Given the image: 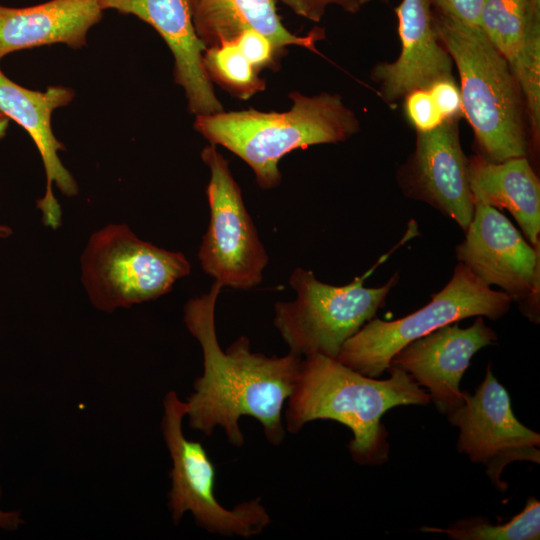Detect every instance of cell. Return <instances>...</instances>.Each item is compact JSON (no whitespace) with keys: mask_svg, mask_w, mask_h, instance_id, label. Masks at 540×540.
I'll return each mask as SVG.
<instances>
[{"mask_svg":"<svg viewBox=\"0 0 540 540\" xmlns=\"http://www.w3.org/2000/svg\"><path fill=\"white\" fill-rule=\"evenodd\" d=\"M223 287L216 281L207 293L190 299L184 306V322L198 341L203 354V373L193 383L184 401L189 427L211 435L224 430L235 447L244 444L239 421L256 419L269 443L280 445L286 436L283 409L293 392L302 357L266 356L252 352L246 336L225 350L219 345L215 308Z\"/></svg>","mask_w":540,"mask_h":540,"instance_id":"1","label":"cell"},{"mask_svg":"<svg viewBox=\"0 0 540 540\" xmlns=\"http://www.w3.org/2000/svg\"><path fill=\"white\" fill-rule=\"evenodd\" d=\"M390 376H365L336 358L314 354L302 358L295 387L287 400L285 429L298 433L308 422L334 420L353 433L348 444L360 465L387 461L389 445L382 416L400 405H426L428 392L404 370L390 366Z\"/></svg>","mask_w":540,"mask_h":540,"instance_id":"2","label":"cell"},{"mask_svg":"<svg viewBox=\"0 0 540 540\" xmlns=\"http://www.w3.org/2000/svg\"><path fill=\"white\" fill-rule=\"evenodd\" d=\"M292 106L285 112L255 109L196 115L194 127L210 144L220 145L240 157L253 170L264 190L281 181L280 160L297 149L343 142L360 129L355 113L338 94H289Z\"/></svg>","mask_w":540,"mask_h":540,"instance_id":"3","label":"cell"},{"mask_svg":"<svg viewBox=\"0 0 540 540\" xmlns=\"http://www.w3.org/2000/svg\"><path fill=\"white\" fill-rule=\"evenodd\" d=\"M434 24L457 67L463 114L474 131L478 155L491 162L528 158L525 102L504 57L478 26L441 14Z\"/></svg>","mask_w":540,"mask_h":540,"instance_id":"4","label":"cell"},{"mask_svg":"<svg viewBox=\"0 0 540 540\" xmlns=\"http://www.w3.org/2000/svg\"><path fill=\"white\" fill-rule=\"evenodd\" d=\"M378 264L342 286L323 283L311 270L296 268L289 278L296 299L274 306V326L289 352L337 358L343 344L385 305L399 280L395 273L380 287H365V278Z\"/></svg>","mask_w":540,"mask_h":540,"instance_id":"5","label":"cell"},{"mask_svg":"<svg viewBox=\"0 0 540 540\" xmlns=\"http://www.w3.org/2000/svg\"><path fill=\"white\" fill-rule=\"evenodd\" d=\"M512 301L458 262L450 281L425 306L397 320L372 318L343 344L336 359L365 376L378 378L410 342L468 317L497 320L508 312Z\"/></svg>","mask_w":540,"mask_h":540,"instance_id":"6","label":"cell"},{"mask_svg":"<svg viewBox=\"0 0 540 540\" xmlns=\"http://www.w3.org/2000/svg\"><path fill=\"white\" fill-rule=\"evenodd\" d=\"M190 270L183 253L146 242L124 224L95 232L82 256L85 289L92 304L104 312L156 299Z\"/></svg>","mask_w":540,"mask_h":540,"instance_id":"7","label":"cell"},{"mask_svg":"<svg viewBox=\"0 0 540 540\" xmlns=\"http://www.w3.org/2000/svg\"><path fill=\"white\" fill-rule=\"evenodd\" d=\"M185 402L176 391L163 399L161 432L172 466L169 471L168 509L178 525L190 512L196 525L209 533L250 538L259 535L271 522L260 498L224 507L215 495V467L206 449L183 432Z\"/></svg>","mask_w":540,"mask_h":540,"instance_id":"8","label":"cell"},{"mask_svg":"<svg viewBox=\"0 0 540 540\" xmlns=\"http://www.w3.org/2000/svg\"><path fill=\"white\" fill-rule=\"evenodd\" d=\"M201 158L210 170L206 189L210 221L198 251L201 266L222 287H256L263 279L268 255L241 189L216 145L205 146Z\"/></svg>","mask_w":540,"mask_h":540,"instance_id":"9","label":"cell"},{"mask_svg":"<svg viewBox=\"0 0 540 540\" xmlns=\"http://www.w3.org/2000/svg\"><path fill=\"white\" fill-rule=\"evenodd\" d=\"M474 213L456 259L487 286L517 301L530 321H540V244L523 238L497 208L473 198Z\"/></svg>","mask_w":540,"mask_h":540,"instance_id":"10","label":"cell"},{"mask_svg":"<svg viewBox=\"0 0 540 540\" xmlns=\"http://www.w3.org/2000/svg\"><path fill=\"white\" fill-rule=\"evenodd\" d=\"M446 416L460 431L457 450L472 462L483 464L498 490L507 488L500 479L507 464L540 463V435L515 417L509 394L493 375L490 364L474 394L464 391L461 404Z\"/></svg>","mask_w":540,"mask_h":540,"instance_id":"11","label":"cell"},{"mask_svg":"<svg viewBox=\"0 0 540 540\" xmlns=\"http://www.w3.org/2000/svg\"><path fill=\"white\" fill-rule=\"evenodd\" d=\"M455 121L445 120L431 131L417 132L415 151L401 169L399 183L406 196L426 202L465 231L474 202L468 158Z\"/></svg>","mask_w":540,"mask_h":540,"instance_id":"12","label":"cell"},{"mask_svg":"<svg viewBox=\"0 0 540 540\" xmlns=\"http://www.w3.org/2000/svg\"><path fill=\"white\" fill-rule=\"evenodd\" d=\"M496 342L497 334L477 316L469 327L454 322L410 342L394 355L390 366L425 387L437 410L447 415L463 400L460 381L474 354Z\"/></svg>","mask_w":540,"mask_h":540,"instance_id":"13","label":"cell"},{"mask_svg":"<svg viewBox=\"0 0 540 540\" xmlns=\"http://www.w3.org/2000/svg\"><path fill=\"white\" fill-rule=\"evenodd\" d=\"M103 10L130 14L152 26L174 57V81L196 115L224 111L203 64L205 45L195 31L191 0H99Z\"/></svg>","mask_w":540,"mask_h":540,"instance_id":"14","label":"cell"},{"mask_svg":"<svg viewBox=\"0 0 540 540\" xmlns=\"http://www.w3.org/2000/svg\"><path fill=\"white\" fill-rule=\"evenodd\" d=\"M395 12L400 54L393 62L376 65L371 74L382 98L391 104L415 89L452 77L453 66L437 34L429 0H402Z\"/></svg>","mask_w":540,"mask_h":540,"instance_id":"15","label":"cell"},{"mask_svg":"<svg viewBox=\"0 0 540 540\" xmlns=\"http://www.w3.org/2000/svg\"><path fill=\"white\" fill-rule=\"evenodd\" d=\"M480 28L504 57L521 89L536 148L540 133V0H483Z\"/></svg>","mask_w":540,"mask_h":540,"instance_id":"16","label":"cell"},{"mask_svg":"<svg viewBox=\"0 0 540 540\" xmlns=\"http://www.w3.org/2000/svg\"><path fill=\"white\" fill-rule=\"evenodd\" d=\"M73 97L74 91L63 86H50L43 92L26 89L0 70V111L28 132L41 155L47 183L37 207L42 212L43 223L53 229L61 223V209L53 194V183L66 196L78 192L76 181L58 156L64 146L51 128L53 111L66 106Z\"/></svg>","mask_w":540,"mask_h":540,"instance_id":"17","label":"cell"},{"mask_svg":"<svg viewBox=\"0 0 540 540\" xmlns=\"http://www.w3.org/2000/svg\"><path fill=\"white\" fill-rule=\"evenodd\" d=\"M99 0H50L13 8L0 5V60L15 51L63 43L86 44L89 29L101 21Z\"/></svg>","mask_w":540,"mask_h":540,"instance_id":"18","label":"cell"},{"mask_svg":"<svg viewBox=\"0 0 540 540\" xmlns=\"http://www.w3.org/2000/svg\"><path fill=\"white\" fill-rule=\"evenodd\" d=\"M193 23L205 47L234 41L246 29L267 36L283 52L294 45L316 52V41L324 37L322 30L306 36L291 33L277 12L276 0H191Z\"/></svg>","mask_w":540,"mask_h":540,"instance_id":"19","label":"cell"},{"mask_svg":"<svg viewBox=\"0 0 540 540\" xmlns=\"http://www.w3.org/2000/svg\"><path fill=\"white\" fill-rule=\"evenodd\" d=\"M468 171L473 198L509 211L528 242L540 244V181L528 158L491 162L476 155Z\"/></svg>","mask_w":540,"mask_h":540,"instance_id":"20","label":"cell"},{"mask_svg":"<svg viewBox=\"0 0 540 540\" xmlns=\"http://www.w3.org/2000/svg\"><path fill=\"white\" fill-rule=\"evenodd\" d=\"M425 532L445 533L455 540H538L540 538V502L530 497L521 512L503 524L492 525L476 517L462 519L448 528L422 527Z\"/></svg>","mask_w":540,"mask_h":540,"instance_id":"21","label":"cell"},{"mask_svg":"<svg viewBox=\"0 0 540 540\" xmlns=\"http://www.w3.org/2000/svg\"><path fill=\"white\" fill-rule=\"evenodd\" d=\"M203 64L212 83L241 100L251 98L266 87L259 71L245 58L235 41L207 47Z\"/></svg>","mask_w":540,"mask_h":540,"instance_id":"22","label":"cell"},{"mask_svg":"<svg viewBox=\"0 0 540 540\" xmlns=\"http://www.w3.org/2000/svg\"><path fill=\"white\" fill-rule=\"evenodd\" d=\"M404 99L406 116L417 132L431 131L445 121L428 88L415 89Z\"/></svg>","mask_w":540,"mask_h":540,"instance_id":"23","label":"cell"},{"mask_svg":"<svg viewBox=\"0 0 540 540\" xmlns=\"http://www.w3.org/2000/svg\"><path fill=\"white\" fill-rule=\"evenodd\" d=\"M234 41L257 71L265 68L277 69L281 52L267 36L254 29H246Z\"/></svg>","mask_w":540,"mask_h":540,"instance_id":"24","label":"cell"},{"mask_svg":"<svg viewBox=\"0 0 540 540\" xmlns=\"http://www.w3.org/2000/svg\"><path fill=\"white\" fill-rule=\"evenodd\" d=\"M428 90L444 120H456L463 115L460 87L453 77L434 81Z\"/></svg>","mask_w":540,"mask_h":540,"instance_id":"25","label":"cell"},{"mask_svg":"<svg viewBox=\"0 0 540 540\" xmlns=\"http://www.w3.org/2000/svg\"><path fill=\"white\" fill-rule=\"evenodd\" d=\"M439 14L469 26L480 27L483 0H429Z\"/></svg>","mask_w":540,"mask_h":540,"instance_id":"26","label":"cell"},{"mask_svg":"<svg viewBox=\"0 0 540 540\" xmlns=\"http://www.w3.org/2000/svg\"><path fill=\"white\" fill-rule=\"evenodd\" d=\"M306 18L319 22L329 5H337L348 13H356L360 10L357 0H305Z\"/></svg>","mask_w":540,"mask_h":540,"instance_id":"27","label":"cell"},{"mask_svg":"<svg viewBox=\"0 0 540 540\" xmlns=\"http://www.w3.org/2000/svg\"><path fill=\"white\" fill-rule=\"evenodd\" d=\"M2 488L0 486V501ZM24 524V518L19 510H3L0 508V531H16Z\"/></svg>","mask_w":540,"mask_h":540,"instance_id":"28","label":"cell"},{"mask_svg":"<svg viewBox=\"0 0 540 540\" xmlns=\"http://www.w3.org/2000/svg\"><path fill=\"white\" fill-rule=\"evenodd\" d=\"M284 5L288 6L294 13L306 18L305 0H279Z\"/></svg>","mask_w":540,"mask_h":540,"instance_id":"29","label":"cell"},{"mask_svg":"<svg viewBox=\"0 0 540 540\" xmlns=\"http://www.w3.org/2000/svg\"><path fill=\"white\" fill-rule=\"evenodd\" d=\"M9 118L0 111V139L5 135Z\"/></svg>","mask_w":540,"mask_h":540,"instance_id":"30","label":"cell"},{"mask_svg":"<svg viewBox=\"0 0 540 540\" xmlns=\"http://www.w3.org/2000/svg\"><path fill=\"white\" fill-rule=\"evenodd\" d=\"M11 232H12L11 228L4 225H0V238H5L9 236Z\"/></svg>","mask_w":540,"mask_h":540,"instance_id":"31","label":"cell"},{"mask_svg":"<svg viewBox=\"0 0 540 540\" xmlns=\"http://www.w3.org/2000/svg\"><path fill=\"white\" fill-rule=\"evenodd\" d=\"M370 1L371 0H357V2L360 4V6L366 4V3L370 2Z\"/></svg>","mask_w":540,"mask_h":540,"instance_id":"32","label":"cell"},{"mask_svg":"<svg viewBox=\"0 0 540 540\" xmlns=\"http://www.w3.org/2000/svg\"><path fill=\"white\" fill-rule=\"evenodd\" d=\"M382 1H388V0H382Z\"/></svg>","mask_w":540,"mask_h":540,"instance_id":"33","label":"cell"}]
</instances>
